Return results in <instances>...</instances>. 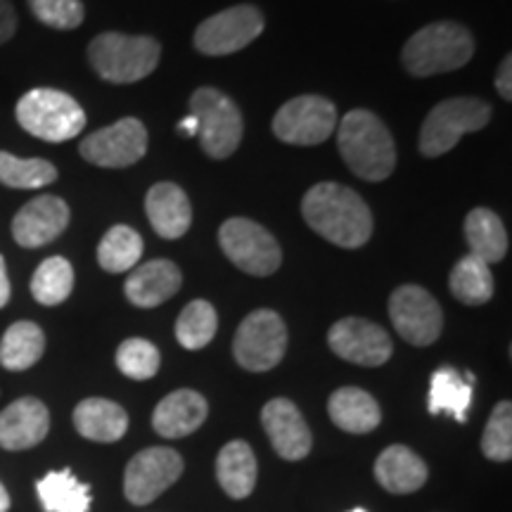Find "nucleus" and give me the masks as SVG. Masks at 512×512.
Listing matches in <instances>:
<instances>
[{
  "instance_id": "11",
  "label": "nucleus",
  "mask_w": 512,
  "mask_h": 512,
  "mask_svg": "<svg viewBox=\"0 0 512 512\" xmlns=\"http://www.w3.org/2000/svg\"><path fill=\"white\" fill-rule=\"evenodd\" d=\"M264 31V15L254 5H235L204 19L195 29V48L202 55L221 57L247 48Z\"/></svg>"
},
{
  "instance_id": "10",
  "label": "nucleus",
  "mask_w": 512,
  "mask_h": 512,
  "mask_svg": "<svg viewBox=\"0 0 512 512\" xmlns=\"http://www.w3.org/2000/svg\"><path fill=\"white\" fill-rule=\"evenodd\" d=\"M337 128V107L323 95L287 100L273 117L275 138L287 145H320Z\"/></svg>"
},
{
  "instance_id": "39",
  "label": "nucleus",
  "mask_w": 512,
  "mask_h": 512,
  "mask_svg": "<svg viewBox=\"0 0 512 512\" xmlns=\"http://www.w3.org/2000/svg\"><path fill=\"white\" fill-rule=\"evenodd\" d=\"M512 55H505L496 74V88L503 100H512Z\"/></svg>"
},
{
  "instance_id": "9",
  "label": "nucleus",
  "mask_w": 512,
  "mask_h": 512,
  "mask_svg": "<svg viewBox=\"0 0 512 512\" xmlns=\"http://www.w3.org/2000/svg\"><path fill=\"white\" fill-rule=\"evenodd\" d=\"M219 245L230 264L254 278H266L283 264L278 240L261 223L249 219H228L219 230Z\"/></svg>"
},
{
  "instance_id": "16",
  "label": "nucleus",
  "mask_w": 512,
  "mask_h": 512,
  "mask_svg": "<svg viewBox=\"0 0 512 512\" xmlns=\"http://www.w3.org/2000/svg\"><path fill=\"white\" fill-rule=\"evenodd\" d=\"M72 211L55 195H41L24 204L12 219V238L19 247L36 249L60 238L67 230Z\"/></svg>"
},
{
  "instance_id": "43",
  "label": "nucleus",
  "mask_w": 512,
  "mask_h": 512,
  "mask_svg": "<svg viewBox=\"0 0 512 512\" xmlns=\"http://www.w3.org/2000/svg\"><path fill=\"white\" fill-rule=\"evenodd\" d=\"M351 512H366L363 508H356V510H351Z\"/></svg>"
},
{
  "instance_id": "24",
  "label": "nucleus",
  "mask_w": 512,
  "mask_h": 512,
  "mask_svg": "<svg viewBox=\"0 0 512 512\" xmlns=\"http://www.w3.org/2000/svg\"><path fill=\"white\" fill-rule=\"evenodd\" d=\"M328 415L339 430L349 434H368L377 430L382 422L380 403L358 387H342L332 392Z\"/></svg>"
},
{
  "instance_id": "13",
  "label": "nucleus",
  "mask_w": 512,
  "mask_h": 512,
  "mask_svg": "<svg viewBox=\"0 0 512 512\" xmlns=\"http://www.w3.org/2000/svg\"><path fill=\"white\" fill-rule=\"evenodd\" d=\"M81 157L102 169H126L138 164L147 152V128L143 121L126 117L100 128L81 140Z\"/></svg>"
},
{
  "instance_id": "20",
  "label": "nucleus",
  "mask_w": 512,
  "mask_h": 512,
  "mask_svg": "<svg viewBox=\"0 0 512 512\" xmlns=\"http://www.w3.org/2000/svg\"><path fill=\"white\" fill-rule=\"evenodd\" d=\"M207 415V399L200 392L176 389L157 403L155 413H152V427L166 439H183L200 430Z\"/></svg>"
},
{
  "instance_id": "5",
  "label": "nucleus",
  "mask_w": 512,
  "mask_h": 512,
  "mask_svg": "<svg viewBox=\"0 0 512 512\" xmlns=\"http://www.w3.org/2000/svg\"><path fill=\"white\" fill-rule=\"evenodd\" d=\"M15 114L24 131L46 143L72 140L86 126V112L79 102L55 88H34L22 95Z\"/></svg>"
},
{
  "instance_id": "17",
  "label": "nucleus",
  "mask_w": 512,
  "mask_h": 512,
  "mask_svg": "<svg viewBox=\"0 0 512 512\" xmlns=\"http://www.w3.org/2000/svg\"><path fill=\"white\" fill-rule=\"evenodd\" d=\"M261 425L280 458L304 460L311 453V430L290 399L268 401L261 411Z\"/></svg>"
},
{
  "instance_id": "2",
  "label": "nucleus",
  "mask_w": 512,
  "mask_h": 512,
  "mask_svg": "<svg viewBox=\"0 0 512 512\" xmlns=\"http://www.w3.org/2000/svg\"><path fill=\"white\" fill-rule=\"evenodd\" d=\"M339 155L358 178L380 183L396 169V147L389 128L377 114L351 110L337 124Z\"/></svg>"
},
{
  "instance_id": "22",
  "label": "nucleus",
  "mask_w": 512,
  "mask_h": 512,
  "mask_svg": "<svg viewBox=\"0 0 512 512\" xmlns=\"http://www.w3.org/2000/svg\"><path fill=\"white\" fill-rule=\"evenodd\" d=\"M425 460L408 446L394 444L377 456L375 460V479L389 494H415L427 484Z\"/></svg>"
},
{
  "instance_id": "32",
  "label": "nucleus",
  "mask_w": 512,
  "mask_h": 512,
  "mask_svg": "<svg viewBox=\"0 0 512 512\" xmlns=\"http://www.w3.org/2000/svg\"><path fill=\"white\" fill-rule=\"evenodd\" d=\"M74 290V268L64 256H48L31 278V294L38 304L57 306Z\"/></svg>"
},
{
  "instance_id": "8",
  "label": "nucleus",
  "mask_w": 512,
  "mask_h": 512,
  "mask_svg": "<svg viewBox=\"0 0 512 512\" xmlns=\"http://www.w3.org/2000/svg\"><path fill=\"white\" fill-rule=\"evenodd\" d=\"M287 351V325L271 309L252 311L242 320L233 339V356L249 373H266L283 361Z\"/></svg>"
},
{
  "instance_id": "30",
  "label": "nucleus",
  "mask_w": 512,
  "mask_h": 512,
  "mask_svg": "<svg viewBox=\"0 0 512 512\" xmlns=\"http://www.w3.org/2000/svg\"><path fill=\"white\" fill-rule=\"evenodd\" d=\"M472 403V384L465 380L458 370L453 368H439L432 375L430 384V413H448L458 422L467 420V411Z\"/></svg>"
},
{
  "instance_id": "34",
  "label": "nucleus",
  "mask_w": 512,
  "mask_h": 512,
  "mask_svg": "<svg viewBox=\"0 0 512 512\" xmlns=\"http://www.w3.org/2000/svg\"><path fill=\"white\" fill-rule=\"evenodd\" d=\"M57 181L55 164L48 159H19L10 152H0V185L17 190H36Z\"/></svg>"
},
{
  "instance_id": "19",
  "label": "nucleus",
  "mask_w": 512,
  "mask_h": 512,
  "mask_svg": "<svg viewBox=\"0 0 512 512\" xmlns=\"http://www.w3.org/2000/svg\"><path fill=\"white\" fill-rule=\"evenodd\" d=\"M183 275L174 261L155 259L138 266L126 278L124 294L133 306L140 309H155V306L169 302L181 290Z\"/></svg>"
},
{
  "instance_id": "1",
  "label": "nucleus",
  "mask_w": 512,
  "mask_h": 512,
  "mask_svg": "<svg viewBox=\"0 0 512 512\" xmlns=\"http://www.w3.org/2000/svg\"><path fill=\"white\" fill-rule=\"evenodd\" d=\"M302 214L320 238L344 249L363 247L373 235V214L356 190L342 183H318L306 192Z\"/></svg>"
},
{
  "instance_id": "23",
  "label": "nucleus",
  "mask_w": 512,
  "mask_h": 512,
  "mask_svg": "<svg viewBox=\"0 0 512 512\" xmlns=\"http://www.w3.org/2000/svg\"><path fill=\"white\" fill-rule=\"evenodd\" d=\"M74 427L83 439L114 444L128 430V413L119 403L93 396L74 408Z\"/></svg>"
},
{
  "instance_id": "21",
  "label": "nucleus",
  "mask_w": 512,
  "mask_h": 512,
  "mask_svg": "<svg viewBox=\"0 0 512 512\" xmlns=\"http://www.w3.org/2000/svg\"><path fill=\"white\" fill-rule=\"evenodd\" d=\"M145 211L159 238L178 240L190 230L192 204L181 185L155 183L145 197Z\"/></svg>"
},
{
  "instance_id": "40",
  "label": "nucleus",
  "mask_w": 512,
  "mask_h": 512,
  "mask_svg": "<svg viewBox=\"0 0 512 512\" xmlns=\"http://www.w3.org/2000/svg\"><path fill=\"white\" fill-rule=\"evenodd\" d=\"M10 278H8V266H5L3 254H0V309H5L10 302Z\"/></svg>"
},
{
  "instance_id": "31",
  "label": "nucleus",
  "mask_w": 512,
  "mask_h": 512,
  "mask_svg": "<svg viewBox=\"0 0 512 512\" xmlns=\"http://www.w3.org/2000/svg\"><path fill=\"white\" fill-rule=\"evenodd\" d=\"M448 287H451L453 297L458 302L467 306H482L494 297V275H491V268L484 261L467 254L453 266Z\"/></svg>"
},
{
  "instance_id": "36",
  "label": "nucleus",
  "mask_w": 512,
  "mask_h": 512,
  "mask_svg": "<svg viewBox=\"0 0 512 512\" xmlns=\"http://www.w3.org/2000/svg\"><path fill=\"white\" fill-rule=\"evenodd\" d=\"M482 453L494 463H508L512 458V403L501 401L491 411L482 434Z\"/></svg>"
},
{
  "instance_id": "28",
  "label": "nucleus",
  "mask_w": 512,
  "mask_h": 512,
  "mask_svg": "<svg viewBox=\"0 0 512 512\" xmlns=\"http://www.w3.org/2000/svg\"><path fill=\"white\" fill-rule=\"evenodd\" d=\"M38 501L46 512H88L91 486L79 482L72 470H55L36 484Z\"/></svg>"
},
{
  "instance_id": "27",
  "label": "nucleus",
  "mask_w": 512,
  "mask_h": 512,
  "mask_svg": "<svg viewBox=\"0 0 512 512\" xmlns=\"http://www.w3.org/2000/svg\"><path fill=\"white\" fill-rule=\"evenodd\" d=\"M46 351V335L31 320H17L0 339V366L10 373H22L41 361Z\"/></svg>"
},
{
  "instance_id": "29",
  "label": "nucleus",
  "mask_w": 512,
  "mask_h": 512,
  "mask_svg": "<svg viewBox=\"0 0 512 512\" xmlns=\"http://www.w3.org/2000/svg\"><path fill=\"white\" fill-rule=\"evenodd\" d=\"M145 242L131 226H112L98 245V264L107 273H126L143 259Z\"/></svg>"
},
{
  "instance_id": "41",
  "label": "nucleus",
  "mask_w": 512,
  "mask_h": 512,
  "mask_svg": "<svg viewBox=\"0 0 512 512\" xmlns=\"http://www.w3.org/2000/svg\"><path fill=\"white\" fill-rule=\"evenodd\" d=\"M178 133H183V136H188V138H195L197 121H195V117H192V114H188V117L178 121Z\"/></svg>"
},
{
  "instance_id": "14",
  "label": "nucleus",
  "mask_w": 512,
  "mask_h": 512,
  "mask_svg": "<svg viewBox=\"0 0 512 512\" xmlns=\"http://www.w3.org/2000/svg\"><path fill=\"white\" fill-rule=\"evenodd\" d=\"M183 475V458L174 448L150 446L136 453L124 472V494L133 505H147Z\"/></svg>"
},
{
  "instance_id": "6",
  "label": "nucleus",
  "mask_w": 512,
  "mask_h": 512,
  "mask_svg": "<svg viewBox=\"0 0 512 512\" xmlns=\"http://www.w3.org/2000/svg\"><path fill=\"white\" fill-rule=\"evenodd\" d=\"M190 114L197 121L195 138L211 159H226L242 140V114L233 98L219 88L202 86L192 93Z\"/></svg>"
},
{
  "instance_id": "25",
  "label": "nucleus",
  "mask_w": 512,
  "mask_h": 512,
  "mask_svg": "<svg viewBox=\"0 0 512 512\" xmlns=\"http://www.w3.org/2000/svg\"><path fill=\"white\" fill-rule=\"evenodd\" d=\"M256 475H259V467H256V456L247 441L235 439L221 448L219 458H216V479L230 498L242 501L252 494Z\"/></svg>"
},
{
  "instance_id": "38",
  "label": "nucleus",
  "mask_w": 512,
  "mask_h": 512,
  "mask_svg": "<svg viewBox=\"0 0 512 512\" xmlns=\"http://www.w3.org/2000/svg\"><path fill=\"white\" fill-rule=\"evenodd\" d=\"M17 31V12L10 0H0V46L8 43Z\"/></svg>"
},
{
  "instance_id": "42",
  "label": "nucleus",
  "mask_w": 512,
  "mask_h": 512,
  "mask_svg": "<svg viewBox=\"0 0 512 512\" xmlns=\"http://www.w3.org/2000/svg\"><path fill=\"white\" fill-rule=\"evenodd\" d=\"M10 510V494L5 491L3 482H0V512H8Z\"/></svg>"
},
{
  "instance_id": "33",
  "label": "nucleus",
  "mask_w": 512,
  "mask_h": 512,
  "mask_svg": "<svg viewBox=\"0 0 512 512\" xmlns=\"http://www.w3.org/2000/svg\"><path fill=\"white\" fill-rule=\"evenodd\" d=\"M219 328V316L207 299H195L181 311L176 320V339L183 349L200 351L214 339Z\"/></svg>"
},
{
  "instance_id": "3",
  "label": "nucleus",
  "mask_w": 512,
  "mask_h": 512,
  "mask_svg": "<svg viewBox=\"0 0 512 512\" xmlns=\"http://www.w3.org/2000/svg\"><path fill=\"white\" fill-rule=\"evenodd\" d=\"M475 55L472 34L458 22H434L408 38L401 50L406 72L418 79L456 72Z\"/></svg>"
},
{
  "instance_id": "7",
  "label": "nucleus",
  "mask_w": 512,
  "mask_h": 512,
  "mask_svg": "<svg viewBox=\"0 0 512 512\" xmlns=\"http://www.w3.org/2000/svg\"><path fill=\"white\" fill-rule=\"evenodd\" d=\"M491 119V105L479 98H448L427 114L420 128V155L441 157L458 145L465 133L482 131Z\"/></svg>"
},
{
  "instance_id": "18",
  "label": "nucleus",
  "mask_w": 512,
  "mask_h": 512,
  "mask_svg": "<svg viewBox=\"0 0 512 512\" xmlns=\"http://www.w3.org/2000/svg\"><path fill=\"white\" fill-rule=\"evenodd\" d=\"M50 432L48 406L36 396H22L0 413V448L27 451L41 444Z\"/></svg>"
},
{
  "instance_id": "37",
  "label": "nucleus",
  "mask_w": 512,
  "mask_h": 512,
  "mask_svg": "<svg viewBox=\"0 0 512 512\" xmlns=\"http://www.w3.org/2000/svg\"><path fill=\"white\" fill-rule=\"evenodd\" d=\"M27 3L38 22L57 31L81 27L83 17H86L81 0H27Z\"/></svg>"
},
{
  "instance_id": "15",
  "label": "nucleus",
  "mask_w": 512,
  "mask_h": 512,
  "mask_svg": "<svg viewBox=\"0 0 512 512\" xmlns=\"http://www.w3.org/2000/svg\"><path fill=\"white\" fill-rule=\"evenodd\" d=\"M332 354L363 368H380L392 356V339L387 330L366 318H342L328 332Z\"/></svg>"
},
{
  "instance_id": "26",
  "label": "nucleus",
  "mask_w": 512,
  "mask_h": 512,
  "mask_svg": "<svg viewBox=\"0 0 512 512\" xmlns=\"http://www.w3.org/2000/svg\"><path fill=\"white\" fill-rule=\"evenodd\" d=\"M465 242L470 254L484 261L486 266L498 264L508 254V230L496 211L477 207L465 219Z\"/></svg>"
},
{
  "instance_id": "35",
  "label": "nucleus",
  "mask_w": 512,
  "mask_h": 512,
  "mask_svg": "<svg viewBox=\"0 0 512 512\" xmlns=\"http://www.w3.org/2000/svg\"><path fill=\"white\" fill-rule=\"evenodd\" d=\"M159 363V349L152 342L143 337L124 339L117 349V368L131 380H150L157 375Z\"/></svg>"
},
{
  "instance_id": "4",
  "label": "nucleus",
  "mask_w": 512,
  "mask_h": 512,
  "mask_svg": "<svg viewBox=\"0 0 512 512\" xmlns=\"http://www.w3.org/2000/svg\"><path fill=\"white\" fill-rule=\"evenodd\" d=\"M162 46L152 36H128L105 31L88 46V62L100 79L110 83L143 81L157 69Z\"/></svg>"
},
{
  "instance_id": "12",
  "label": "nucleus",
  "mask_w": 512,
  "mask_h": 512,
  "mask_svg": "<svg viewBox=\"0 0 512 512\" xmlns=\"http://www.w3.org/2000/svg\"><path fill=\"white\" fill-rule=\"evenodd\" d=\"M389 318L401 339L413 347H430L444 330V311L420 285H401L389 297Z\"/></svg>"
}]
</instances>
